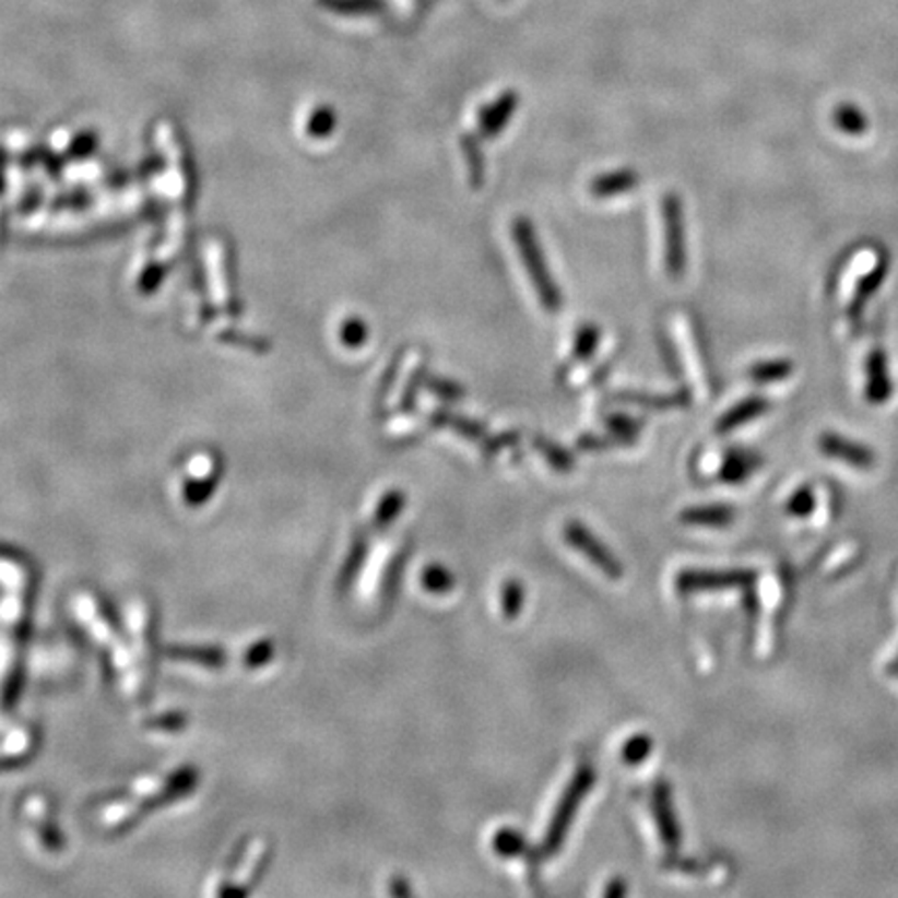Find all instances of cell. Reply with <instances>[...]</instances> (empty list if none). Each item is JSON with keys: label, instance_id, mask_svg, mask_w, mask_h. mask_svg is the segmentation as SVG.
Here are the masks:
<instances>
[{"label": "cell", "instance_id": "28", "mask_svg": "<svg viewBox=\"0 0 898 898\" xmlns=\"http://www.w3.org/2000/svg\"><path fill=\"white\" fill-rule=\"evenodd\" d=\"M649 753H651V741L647 736H635L624 745V759L633 766L641 764Z\"/></svg>", "mask_w": 898, "mask_h": 898}, {"label": "cell", "instance_id": "25", "mask_svg": "<svg viewBox=\"0 0 898 898\" xmlns=\"http://www.w3.org/2000/svg\"><path fill=\"white\" fill-rule=\"evenodd\" d=\"M423 584L427 591H433V593H448L453 587V577L444 566H428L423 575Z\"/></svg>", "mask_w": 898, "mask_h": 898}, {"label": "cell", "instance_id": "12", "mask_svg": "<svg viewBox=\"0 0 898 898\" xmlns=\"http://www.w3.org/2000/svg\"><path fill=\"white\" fill-rule=\"evenodd\" d=\"M653 813H655V822L660 826L663 842L676 851L678 842H681V832H678V824L676 817L672 812V803H670V791L667 787H658V791L653 794Z\"/></svg>", "mask_w": 898, "mask_h": 898}, {"label": "cell", "instance_id": "6", "mask_svg": "<svg viewBox=\"0 0 898 898\" xmlns=\"http://www.w3.org/2000/svg\"><path fill=\"white\" fill-rule=\"evenodd\" d=\"M520 107V94L513 90H506L499 94L492 105L478 110V133L483 140L497 138L506 126L510 123L513 113Z\"/></svg>", "mask_w": 898, "mask_h": 898}, {"label": "cell", "instance_id": "4", "mask_svg": "<svg viewBox=\"0 0 898 898\" xmlns=\"http://www.w3.org/2000/svg\"><path fill=\"white\" fill-rule=\"evenodd\" d=\"M819 451L826 458H832L838 462H844L849 466H853L856 471H872L876 466L877 456L874 449L870 446H863L853 439H847L842 435H838L835 430H826L819 435L817 439Z\"/></svg>", "mask_w": 898, "mask_h": 898}, {"label": "cell", "instance_id": "11", "mask_svg": "<svg viewBox=\"0 0 898 898\" xmlns=\"http://www.w3.org/2000/svg\"><path fill=\"white\" fill-rule=\"evenodd\" d=\"M641 184V175L633 169H621V172L603 173L593 177L589 192L593 193L595 198H612L618 193L630 192L635 188H639Z\"/></svg>", "mask_w": 898, "mask_h": 898}, {"label": "cell", "instance_id": "17", "mask_svg": "<svg viewBox=\"0 0 898 898\" xmlns=\"http://www.w3.org/2000/svg\"><path fill=\"white\" fill-rule=\"evenodd\" d=\"M794 370L791 361L787 358H776V361H766V363L753 364L748 368V379L757 386H766V383H778L789 379Z\"/></svg>", "mask_w": 898, "mask_h": 898}, {"label": "cell", "instance_id": "36", "mask_svg": "<svg viewBox=\"0 0 898 898\" xmlns=\"http://www.w3.org/2000/svg\"><path fill=\"white\" fill-rule=\"evenodd\" d=\"M897 660H898V655H897Z\"/></svg>", "mask_w": 898, "mask_h": 898}, {"label": "cell", "instance_id": "2", "mask_svg": "<svg viewBox=\"0 0 898 898\" xmlns=\"http://www.w3.org/2000/svg\"><path fill=\"white\" fill-rule=\"evenodd\" d=\"M663 244H665V271L672 279L685 277L686 227L685 206L678 193H665L662 198Z\"/></svg>", "mask_w": 898, "mask_h": 898}, {"label": "cell", "instance_id": "5", "mask_svg": "<svg viewBox=\"0 0 898 898\" xmlns=\"http://www.w3.org/2000/svg\"><path fill=\"white\" fill-rule=\"evenodd\" d=\"M755 580V572L748 570H726V572H683L678 577L681 591H720L748 587Z\"/></svg>", "mask_w": 898, "mask_h": 898}, {"label": "cell", "instance_id": "10", "mask_svg": "<svg viewBox=\"0 0 898 898\" xmlns=\"http://www.w3.org/2000/svg\"><path fill=\"white\" fill-rule=\"evenodd\" d=\"M761 466V458L751 449L734 448L726 453L720 478L728 485H741Z\"/></svg>", "mask_w": 898, "mask_h": 898}, {"label": "cell", "instance_id": "27", "mask_svg": "<svg viewBox=\"0 0 898 898\" xmlns=\"http://www.w3.org/2000/svg\"><path fill=\"white\" fill-rule=\"evenodd\" d=\"M504 601H501V607H504V614L508 616V618H516L518 616V612H520V607H522V599H524V593H522V587L516 582V580H510L506 587H504Z\"/></svg>", "mask_w": 898, "mask_h": 898}, {"label": "cell", "instance_id": "33", "mask_svg": "<svg viewBox=\"0 0 898 898\" xmlns=\"http://www.w3.org/2000/svg\"><path fill=\"white\" fill-rule=\"evenodd\" d=\"M402 506H404V495H402V493H391V495L387 497L386 510H381V513L386 516V522H389L395 513L400 512ZM383 516H381V518H383Z\"/></svg>", "mask_w": 898, "mask_h": 898}, {"label": "cell", "instance_id": "7", "mask_svg": "<svg viewBox=\"0 0 898 898\" xmlns=\"http://www.w3.org/2000/svg\"><path fill=\"white\" fill-rule=\"evenodd\" d=\"M566 539L577 547L578 552H582L598 568H601L607 577H622L621 562L612 556L584 527L572 522V524L566 529Z\"/></svg>", "mask_w": 898, "mask_h": 898}, {"label": "cell", "instance_id": "8", "mask_svg": "<svg viewBox=\"0 0 898 898\" xmlns=\"http://www.w3.org/2000/svg\"><path fill=\"white\" fill-rule=\"evenodd\" d=\"M867 386H865V395L870 400V404H886L888 398L893 395V381H890V373H888V361L884 350L876 347L870 356H867Z\"/></svg>", "mask_w": 898, "mask_h": 898}, {"label": "cell", "instance_id": "29", "mask_svg": "<svg viewBox=\"0 0 898 898\" xmlns=\"http://www.w3.org/2000/svg\"><path fill=\"white\" fill-rule=\"evenodd\" d=\"M425 381H427V368L425 366H421V368H416V373L410 377V383H407L406 391H404V404L402 407L404 410H412L414 404H416V398H418V391L425 387Z\"/></svg>", "mask_w": 898, "mask_h": 898}, {"label": "cell", "instance_id": "22", "mask_svg": "<svg viewBox=\"0 0 898 898\" xmlns=\"http://www.w3.org/2000/svg\"><path fill=\"white\" fill-rule=\"evenodd\" d=\"M815 508H817V497H815L812 485H803L789 497L784 510L792 518H810L815 512Z\"/></svg>", "mask_w": 898, "mask_h": 898}, {"label": "cell", "instance_id": "19", "mask_svg": "<svg viewBox=\"0 0 898 898\" xmlns=\"http://www.w3.org/2000/svg\"><path fill=\"white\" fill-rule=\"evenodd\" d=\"M886 273H888V264L882 262V264H877L876 271H872L867 277L859 283L855 296H853V304H851V308H849L851 319H859L863 306H865L867 299L872 298L877 290H879V285H882V281L886 277Z\"/></svg>", "mask_w": 898, "mask_h": 898}, {"label": "cell", "instance_id": "30", "mask_svg": "<svg viewBox=\"0 0 898 898\" xmlns=\"http://www.w3.org/2000/svg\"><path fill=\"white\" fill-rule=\"evenodd\" d=\"M518 439H520V437H518V433H513V430H510V433H504V435H499V437H493V439L487 441V446H485V453H487V456H492L495 451H501L504 448L516 446V444H518Z\"/></svg>", "mask_w": 898, "mask_h": 898}, {"label": "cell", "instance_id": "14", "mask_svg": "<svg viewBox=\"0 0 898 898\" xmlns=\"http://www.w3.org/2000/svg\"><path fill=\"white\" fill-rule=\"evenodd\" d=\"M614 398H616V402L642 407H655V410L688 406L690 404V393L686 389H681L672 395H649V393H641V391H621Z\"/></svg>", "mask_w": 898, "mask_h": 898}, {"label": "cell", "instance_id": "35", "mask_svg": "<svg viewBox=\"0 0 898 898\" xmlns=\"http://www.w3.org/2000/svg\"><path fill=\"white\" fill-rule=\"evenodd\" d=\"M886 672H888V674H890V676H895V678H898V660H897V658H895V660H893V662H890V663H888V665H886Z\"/></svg>", "mask_w": 898, "mask_h": 898}, {"label": "cell", "instance_id": "3", "mask_svg": "<svg viewBox=\"0 0 898 898\" xmlns=\"http://www.w3.org/2000/svg\"><path fill=\"white\" fill-rule=\"evenodd\" d=\"M593 780H595V776H593L591 768H580V770H578L575 780L570 782L568 791L564 794V799H562L559 805H557L556 815H554V819H552V826H550V830H547V838H545V844H543V855H554V853H557V849L562 847V840H564V836H566L568 826H570L572 819H575V813H577L580 801L584 799V794L593 787Z\"/></svg>", "mask_w": 898, "mask_h": 898}, {"label": "cell", "instance_id": "34", "mask_svg": "<svg viewBox=\"0 0 898 898\" xmlns=\"http://www.w3.org/2000/svg\"><path fill=\"white\" fill-rule=\"evenodd\" d=\"M624 893H626V888L622 886V882H614V884H612V888H607V890H605V895H607V897H614V895H616V897H622Z\"/></svg>", "mask_w": 898, "mask_h": 898}, {"label": "cell", "instance_id": "13", "mask_svg": "<svg viewBox=\"0 0 898 898\" xmlns=\"http://www.w3.org/2000/svg\"><path fill=\"white\" fill-rule=\"evenodd\" d=\"M599 343H601V329H599L598 324L587 322V324L578 327L575 345H572V356H570L568 363L562 366L559 379H562L564 375H568L575 364L587 363V361L598 352Z\"/></svg>", "mask_w": 898, "mask_h": 898}, {"label": "cell", "instance_id": "21", "mask_svg": "<svg viewBox=\"0 0 898 898\" xmlns=\"http://www.w3.org/2000/svg\"><path fill=\"white\" fill-rule=\"evenodd\" d=\"M836 128L849 135H863L867 131V117L855 105H840L835 110Z\"/></svg>", "mask_w": 898, "mask_h": 898}, {"label": "cell", "instance_id": "32", "mask_svg": "<svg viewBox=\"0 0 898 898\" xmlns=\"http://www.w3.org/2000/svg\"><path fill=\"white\" fill-rule=\"evenodd\" d=\"M343 338H345V342L352 343V345H358V343L364 342V338H366V329H364L363 322H350V324L345 327Z\"/></svg>", "mask_w": 898, "mask_h": 898}, {"label": "cell", "instance_id": "26", "mask_svg": "<svg viewBox=\"0 0 898 898\" xmlns=\"http://www.w3.org/2000/svg\"><path fill=\"white\" fill-rule=\"evenodd\" d=\"M425 387L428 391H433L437 398L446 400V402H458L464 395L462 387L453 383V381H448V379H441V377H427Z\"/></svg>", "mask_w": 898, "mask_h": 898}, {"label": "cell", "instance_id": "9", "mask_svg": "<svg viewBox=\"0 0 898 898\" xmlns=\"http://www.w3.org/2000/svg\"><path fill=\"white\" fill-rule=\"evenodd\" d=\"M768 410H770V402H768L766 398H761V395H748L745 400H741L736 406L728 410L726 414L718 421L716 430H718L720 435H726L730 430L743 427V425H747L751 421L759 418V416H761L764 412H768Z\"/></svg>", "mask_w": 898, "mask_h": 898}, {"label": "cell", "instance_id": "23", "mask_svg": "<svg viewBox=\"0 0 898 898\" xmlns=\"http://www.w3.org/2000/svg\"><path fill=\"white\" fill-rule=\"evenodd\" d=\"M605 425H607L610 433H612L621 444L635 441V439H637V433H639V428H641L639 421H635V418H630V416H624V414H612V416H607Z\"/></svg>", "mask_w": 898, "mask_h": 898}, {"label": "cell", "instance_id": "15", "mask_svg": "<svg viewBox=\"0 0 898 898\" xmlns=\"http://www.w3.org/2000/svg\"><path fill=\"white\" fill-rule=\"evenodd\" d=\"M430 423L437 425V427L453 428L456 433H460L462 437H466V439H471V441L485 439V427H483L481 423L471 421V418H466V416H460V414H453V412H449V410H435V412L430 414Z\"/></svg>", "mask_w": 898, "mask_h": 898}, {"label": "cell", "instance_id": "24", "mask_svg": "<svg viewBox=\"0 0 898 898\" xmlns=\"http://www.w3.org/2000/svg\"><path fill=\"white\" fill-rule=\"evenodd\" d=\"M493 844H495L497 853L506 856L522 855L524 849H527V840L513 830H501L499 835L495 836Z\"/></svg>", "mask_w": 898, "mask_h": 898}, {"label": "cell", "instance_id": "20", "mask_svg": "<svg viewBox=\"0 0 898 898\" xmlns=\"http://www.w3.org/2000/svg\"><path fill=\"white\" fill-rule=\"evenodd\" d=\"M533 446L536 451L559 472H570L575 469V456L568 449L562 448L554 444L552 439L543 437V435H535L533 437Z\"/></svg>", "mask_w": 898, "mask_h": 898}, {"label": "cell", "instance_id": "1", "mask_svg": "<svg viewBox=\"0 0 898 898\" xmlns=\"http://www.w3.org/2000/svg\"><path fill=\"white\" fill-rule=\"evenodd\" d=\"M512 237L513 244L518 246L520 258L524 262V269L533 281L541 306L547 312H557L562 308V294L547 269V262H545L539 237H536L535 225L527 216H516L512 221Z\"/></svg>", "mask_w": 898, "mask_h": 898}, {"label": "cell", "instance_id": "18", "mask_svg": "<svg viewBox=\"0 0 898 898\" xmlns=\"http://www.w3.org/2000/svg\"><path fill=\"white\" fill-rule=\"evenodd\" d=\"M681 520L686 524H701V527H726L734 520V510L728 506H704V508H690L681 516Z\"/></svg>", "mask_w": 898, "mask_h": 898}, {"label": "cell", "instance_id": "16", "mask_svg": "<svg viewBox=\"0 0 898 898\" xmlns=\"http://www.w3.org/2000/svg\"><path fill=\"white\" fill-rule=\"evenodd\" d=\"M460 149L469 163V179L472 190H481L485 184V154L481 150V142L474 133H464L460 138Z\"/></svg>", "mask_w": 898, "mask_h": 898}, {"label": "cell", "instance_id": "31", "mask_svg": "<svg viewBox=\"0 0 898 898\" xmlns=\"http://www.w3.org/2000/svg\"><path fill=\"white\" fill-rule=\"evenodd\" d=\"M660 347H662V354L663 358H665V366H667V370H670L674 377H681V375H683V368L678 366V361H676V352H674V347H672L670 340H667V338L662 340Z\"/></svg>", "mask_w": 898, "mask_h": 898}]
</instances>
